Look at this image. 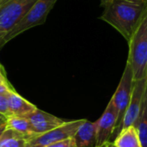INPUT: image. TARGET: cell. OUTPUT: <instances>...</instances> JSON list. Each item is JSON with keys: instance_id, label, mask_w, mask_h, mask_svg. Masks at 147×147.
I'll use <instances>...</instances> for the list:
<instances>
[{"instance_id": "ffe728a7", "label": "cell", "mask_w": 147, "mask_h": 147, "mask_svg": "<svg viewBox=\"0 0 147 147\" xmlns=\"http://www.w3.org/2000/svg\"><path fill=\"white\" fill-rule=\"evenodd\" d=\"M98 147H116L115 145L114 144V142H111V141H107L105 143H103L102 145H101L100 146Z\"/></svg>"}, {"instance_id": "3957f363", "label": "cell", "mask_w": 147, "mask_h": 147, "mask_svg": "<svg viewBox=\"0 0 147 147\" xmlns=\"http://www.w3.org/2000/svg\"><path fill=\"white\" fill-rule=\"evenodd\" d=\"M58 0H37L29 10L14 25L0 43L2 48L9 40L34 27L45 23L47 15Z\"/></svg>"}, {"instance_id": "4fadbf2b", "label": "cell", "mask_w": 147, "mask_h": 147, "mask_svg": "<svg viewBox=\"0 0 147 147\" xmlns=\"http://www.w3.org/2000/svg\"><path fill=\"white\" fill-rule=\"evenodd\" d=\"M113 142L116 147H142L137 131L133 126L122 129Z\"/></svg>"}, {"instance_id": "7c38bea8", "label": "cell", "mask_w": 147, "mask_h": 147, "mask_svg": "<svg viewBox=\"0 0 147 147\" xmlns=\"http://www.w3.org/2000/svg\"><path fill=\"white\" fill-rule=\"evenodd\" d=\"M30 138L32 136L6 128L0 137V147H26Z\"/></svg>"}, {"instance_id": "cb8c5ba5", "label": "cell", "mask_w": 147, "mask_h": 147, "mask_svg": "<svg viewBox=\"0 0 147 147\" xmlns=\"http://www.w3.org/2000/svg\"><path fill=\"white\" fill-rule=\"evenodd\" d=\"M3 72V71H2V67H1V65H0V73H2Z\"/></svg>"}, {"instance_id": "5bb4252c", "label": "cell", "mask_w": 147, "mask_h": 147, "mask_svg": "<svg viewBox=\"0 0 147 147\" xmlns=\"http://www.w3.org/2000/svg\"><path fill=\"white\" fill-rule=\"evenodd\" d=\"M133 127L137 131L141 146L147 147V93L144 96L140 115Z\"/></svg>"}, {"instance_id": "7402d4cb", "label": "cell", "mask_w": 147, "mask_h": 147, "mask_svg": "<svg viewBox=\"0 0 147 147\" xmlns=\"http://www.w3.org/2000/svg\"><path fill=\"white\" fill-rule=\"evenodd\" d=\"M3 119H5V118H4L3 115H0V121H3Z\"/></svg>"}, {"instance_id": "52a82bcc", "label": "cell", "mask_w": 147, "mask_h": 147, "mask_svg": "<svg viewBox=\"0 0 147 147\" xmlns=\"http://www.w3.org/2000/svg\"><path fill=\"white\" fill-rule=\"evenodd\" d=\"M147 78L141 80L134 81V87L132 90V95L130 98V102L126 109L121 126V131L128 127H131L136 121L143 102V99L145 95L147 93ZM120 131V132H121Z\"/></svg>"}, {"instance_id": "d6986e66", "label": "cell", "mask_w": 147, "mask_h": 147, "mask_svg": "<svg viewBox=\"0 0 147 147\" xmlns=\"http://www.w3.org/2000/svg\"><path fill=\"white\" fill-rule=\"evenodd\" d=\"M7 128V124H6V119H3V121H0V137L4 132V130Z\"/></svg>"}, {"instance_id": "603a6c76", "label": "cell", "mask_w": 147, "mask_h": 147, "mask_svg": "<svg viewBox=\"0 0 147 147\" xmlns=\"http://www.w3.org/2000/svg\"><path fill=\"white\" fill-rule=\"evenodd\" d=\"M130 1H144V2H147V0H130Z\"/></svg>"}, {"instance_id": "30bf717a", "label": "cell", "mask_w": 147, "mask_h": 147, "mask_svg": "<svg viewBox=\"0 0 147 147\" xmlns=\"http://www.w3.org/2000/svg\"><path fill=\"white\" fill-rule=\"evenodd\" d=\"M75 147H95L96 141V121L87 120L78 128L72 137Z\"/></svg>"}, {"instance_id": "7a4b0ae2", "label": "cell", "mask_w": 147, "mask_h": 147, "mask_svg": "<svg viewBox=\"0 0 147 147\" xmlns=\"http://www.w3.org/2000/svg\"><path fill=\"white\" fill-rule=\"evenodd\" d=\"M129 53L127 63L130 65L134 80L147 78V15L144 16L128 41Z\"/></svg>"}, {"instance_id": "44dd1931", "label": "cell", "mask_w": 147, "mask_h": 147, "mask_svg": "<svg viewBox=\"0 0 147 147\" xmlns=\"http://www.w3.org/2000/svg\"><path fill=\"white\" fill-rule=\"evenodd\" d=\"M109 1V0H101V5L103 6V5H104L105 3H107Z\"/></svg>"}, {"instance_id": "ba28073f", "label": "cell", "mask_w": 147, "mask_h": 147, "mask_svg": "<svg viewBox=\"0 0 147 147\" xmlns=\"http://www.w3.org/2000/svg\"><path fill=\"white\" fill-rule=\"evenodd\" d=\"M116 119L117 112L112 100H110L104 113L96 121V141L95 147L100 146L110 140L115 127Z\"/></svg>"}, {"instance_id": "8992f818", "label": "cell", "mask_w": 147, "mask_h": 147, "mask_svg": "<svg viewBox=\"0 0 147 147\" xmlns=\"http://www.w3.org/2000/svg\"><path fill=\"white\" fill-rule=\"evenodd\" d=\"M84 119H81L67 122L65 121L62 125L47 133L30 138L27 142L26 147H43L71 139L78 128L84 122Z\"/></svg>"}, {"instance_id": "9a60e30c", "label": "cell", "mask_w": 147, "mask_h": 147, "mask_svg": "<svg viewBox=\"0 0 147 147\" xmlns=\"http://www.w3.org/2000/svg\"><path fill=\"white\" fill-rule=\"evenodd\" d=\"M6 124H7V128H10L18 133L34 137L32 131L31 125L25 117L15 116V115L9 116L6 119Z\"/></svg>"}, {"instance_id": "9c48e42d", "label": "cell", "mask_w": 147, "mask_h": 147, "mask_svg": "<svg viewBox=\"0 0 147 147\" xmlns=\"http://www.w3.org/2000/svg\"><path fill=\"white\" fill-rule=\"evenodd\" d=\"M24 117L29 121L34 136L47 133L65 122L63 120L38 109Z\"/></svg>"}, {"instance_id": "6da1fadb", "label": "cell", "mask_w": 147, "mask_h": 147, "mask_svg": "<svg viewBox=\"0 0 147 147\" xmlns=\"http://www.w3.org/2000/svg\"><path fill=\"white\" fill-rule=\"evenodd\" d=\"M100 19L115 28L127 41L147 15V2L109 0Z\"/></svg>"}, {"instance_id": "8fae6325", "label": "cell", "mask_w": 147, "mask_h": 147, "mask_svg": "<svg viewBox=\"0 0 147 147\" xmlns=\"http://www.w3.org/2000/svg\"><path fill=\"white\" fill-rule=\"evenodd\" d=\"M6 97L8 108L11 113V115L24 117L37 109L34 104L22 97L15 90L9 94Z\"/></svg>"}, {"instance_id": "ac0fdd59", "label": "cell", "mask_w": 147, "mask_h": 147, "mask_svg": "<svg viewBox=\"0 0 147 147\" xmlns=\"http://www.w3.org/2000/svg\"><path fill=\"white\" fill-rule=\"evenodd\" d=\"M43 147H75V145H74L73 139L71 138V139H68V140H65L63 141H59L57 143L47 145V146Z\"/></svg>"}, {"instance_id": "277c9868", "label": "cell", "mask_w": 147, "mask_h": 147, "mask_svg": "<svg viewBox=\"0 0 147 147\" xmlns=\"http://www.w3.org/2000/svg\"><path fill=\"white\" fill-rule=\"evenodd\" d=\"M134 75H133L132 69H131L130 65L127 63L124 72L121 78L120 84L117 87V90H115L114 96L111 98V100L115 107L116 112H117V119H116L115 127L112 134L111 139L115 140V137L119 134V133L121 131V122H122L126 109L130 102L132 90H133V87H134Z\"/></svg>"}, {"instance_id": "2e32d148", "label": "cell", "mask_w": 147, "mask_h": 147, "mask_svg": "<svg viewBox=\"0 0 147 147\" xmlns=\"http://www.w3.org/2000/svg\"><path fill=\"white\" fill-rule=\"evenodd\" d=\"M14 90H15L12 88V86L7 81L4 74L3 72L0 73V95L7 96L9 94H10Z\"/></svg>"}, {"instance_id": "e0dca14e", "label": "cell", "mask_w": 147, "mask_h": 147, "mask_svg": "<svg viewBox=\"0 0 147 147\" xmlns=\"http://www.w3.org/2000/svg\"><path fill=\"white\" fill-rule=\"evenodd\" d=\"M0 115H3L5 119H7L9 116H12L8 108L7 97L3 95H0Z\"/></svg>"}, {"instance_id": "5b68a950", "label": "cell", "mask_w": 147, "mask_h": 147, "mask_svg": "<svg viewBox=\"0 0 147 147\" xmlns=\"http://www.w3.org/2000/svg\"><path fill=\"white\" fill-rule=\"evenodd\" d=\"M37 0H0V43Z\"/></svg>"}]
</instances>
